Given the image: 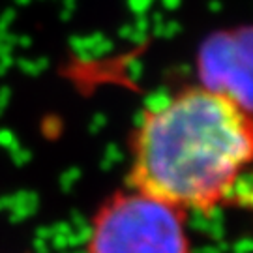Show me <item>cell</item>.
I'll return each mask as SVG.
<instances>
[{
  "mask_svg": "<svg viewBox=\"0 0 253 253\" xmlns=\"http://www.w3.org/2000/svg\"><path fill=\"white\" fill-rule=\"evenodd\" d=\"M127 186L188 212L227 205L253 167V109L214 84L143 111L129 139Z\"/></svg>",
  "mask_w": 253,
  "mask_h": 253,
  "instance_id": "obj_1",
  "label": "cell"
},
{
  "mask_svg": "<svg viewBox=\"0 0 253 253\" xmlns=\"http://www.w3.org/2000/svg\"><path fill=\"white\" fill-rule=\"evenodd\" d=\"M84 252L193 253L188 214L126 184L92 214Z\"/></svg>",
  "mask_w": 253,
  "mask_h": 253,
  "instance_id": "obj_2",
  "label": "cell"
}]
</instances>
